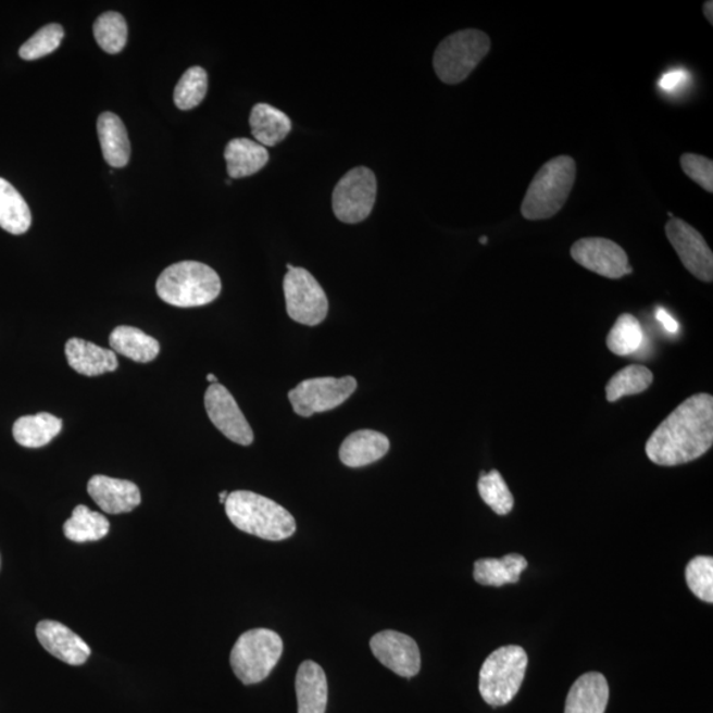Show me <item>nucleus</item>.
<instances>
[{
	"instance_id": "f257e3e1",
	"label": "nucleus",
	"mask_w": 713,
	"mask_h": 713,
	"mask_svg": "<svg viewBox=\"0 0 713 713\" xmlns=\"http://www.w3.org/2000/svg\"><path fill=\"white\" fill-rule=\"evenodd\" d=\"M713 445V398L692 396L676 408L647 442L648 458L661 466L691 463Z\"/></svg>"
},
{
	"instance_id": "f03ea898",
	"label": "nucleus",
	"mask_w": 713,
	"mask_h": 713,
	"mask_svg": "<svg viewBox=\"0 0 713 713\" xmlns=\"http://www.w3.org/2000/svg\"><path fill=\"white\" fill-rule=\"evenodd\" d=\"M225 510L238 530L264 540L279 542L297 531V522L288 510L254 491H233L227 496Z\"/></svg>"
},
{
	"instance_id": "7ed1b4c3",
	"label": "nucleus",
	"mask_w": 713,
	"mask_h": 713,
	"mask_svg": "<svg viewBox=\"0 0 713 713\" xmlns=\"http://www.w3.org/2000/svg\"><path fill=\"white\" fill-rule=\"evenodd\" d=\"M220 276L204 263L184 261L172 264L157 282L159 298L178 309L212 303L221 293Z\"/></svg>"
},
{
	"instance_id": "20e7f679",
	"label": "nucleus",
	"mask_w": 713,
	"mask_h": 713,
	"mask_svg": "<svg viewBox=\"0 0 713 713\" xmlns=\"http://www.w3.org/2000/svg\"><path fill=\"white\" fill-rule=\"evenodd\" d=\"M576 180V163L558 157L537 172L528 186L521 213L528 221L549 220L562 211Z\"/></svg>"
},
{
	"instance_id": "39448f33",
	"label": "nucleus",
	"mask_w": 713,
	"mask_h": 713,
	"mask_svg": "<svg viewBox=\"0 0 713 713\" xmlns=\"http://www.w3.org/2000/svg\"><path fill=\"white\" fill-rule=\"evenodd\" d=\"M528 658L524 648L502 647L491 653L479 672L478 688L485 703L506 705L524 684Z\"/></svg>"
},
{
	"instance_id": "423d86ee",
	"label": "nucleus",
	"mask_w": 713,
	"mask_h": 713,
	"mask_svg": "<svg viewBox=\"0 0 713 713\" xmlns=\"http://www.w3.org/2000/svg\"><path fill=\"white\" fill-rule=\"evenodd\" d=\"M489 36L463 29L442 40L434 54V70L441 83L456 85L468 78L490 51Z\"/></svg>"
},
{
	"instance_id": "0eeeda50",
	"label": "nucleus",
	"mask_w": 713,
	"mask_h": 713,
	"mask_svg": "<svg viewBox=\"0 0 713 713\" xmlns=\"http://www.w3.org/2000/svg\"><path fill=\"white\" fill-rule=\"evenodd\" d=\"M282 654L283 641L278 633L253 629L237 639L230 653V665L243 685H257L272 674Z\"/></svg>"
},
{
	"instance_id": "6e6552de",
	"label": "nucleus",
	"mask_w": 713,
	"mask_h": 713,
	"mask_svg": "<svg viewBox=\"0 0 713 713\" xmlns=\"http://www.w3.org/2000/svg\"><path fill=\"white\" fill-rule=\"evenodd\" d=\"M288 316L293 322L316 327L328 316L327 295L305 268L292 267L283 280Z\"/></svg>"
},
{
	"instance_id": "1a4fd4ad",
	"label": "nucleus",
	"mask_w": 713,
	"mask_h": 713,
	"mask_svg": "<svg viewBox=\"0 0 713 713\" xmlns=\"http://www.w3.org/2000/svg\"><path fill=\"white\" fill-rule=\"evenodd\" d=\"M376 199V175L366 167H356L337 183L332 205L341 223L359 224L371 216Z\"/></svg>"
},
{
	"instance_id": "9d476101",
	"label": "nucleus",
	"mask_w": 713,
	"mask_h": 713,
	"mask_svg": "<svg viewBox=\"0 0 713 713\" xmlns=\"http://www.w3.org/2000/svg\"><path fill=\"white\" fill-rule=\"evenodd\" d=\"M355 390L356 380L350 376L312 378L293 387L288 392V399H290L295 413L299 416L310 417L346 403Z\"/></svg>"
},
{
	"instance_id": "9b49d317",
	"label": "nucleus",
	"mask_w": 713,
	"mask_h": 713,
	"mask_svg": "<svg viewBox=\"0 0 713 713\" xmlns=\"http://www.w3.org/2000/svg\"><path fill=\"white\" fill-rule=\"evenodd\" d=\"M571 257L584 268L608 279H620L633 273L625 250L611 239L581 238L571 248Z\"/></svg>"
},
{
	"instance_id": "f8f14e48",
	"label": "nucleus",
	"mask_w": 713,
	"mask_h": 713,
	"mask_svg": "<svg viewBox=\"0 0 713 713\" xmlns=\"http://www.w3.org/2000/svg\"><path fill=\"white\" fill-rule=\"evenodd\" d=\"M670 243L673 245L681 263L695 278L711 283L713 280V254L705 239L691 225L680 218H670L665 227Z\"/></svg>"
},
{
	"instance_id": "ddd939ff",
	"label": "nucleus",
	"mask_w": 713,
	"mask_h": 713,
	"mask_svg": "<svg viewBox=\"0 0 713 713\" xmlns=\"http://www.w3.org/2000/svg\"><path fill=\"white\" fill-rule=\"evenodd\" d=\"M205 409L209 420L223 433L227 439L239 446H250L254 441V433L239 409L236 399L225 386L213 384L205 392Z\"/></svg>"
},
{
	"instance_id": "4468645a",
	"label": "nucleus",
	"mask_w": 713,
	"mask_h": 713,
	"mask_svg": "<svg viewBox=\"0 0 713 713\" xmlns=\"http://www.w3.org/2000/svg\"><path fill=\"white\" fill-rule=\"evenodd\" d=\"M374 656L392 673L403 678H414L421 672L422 658L415 639L396 630L377 633L371 639Z\"/></svg>"
},
{
	"instance_id": "2eb2a0df",
	"label": "nucleus",
	"mask_w": 713,
	"mask_h": 713,
	"mask_svg": "<svg viewBox=\"0 0 713 713\" xmlns=\"http://www.w3.org/2000/svg\"><path fill=\"white\" fill-rule=\"evenodd\" d=\"M36 636L49 654L71 666H82L89 660L91 650L82 637L58 621H40Z\"/></svg>"
},
{
	"instance_id": "dca6fc26",
	"label": "nucleus",
	"mask_w": 713,
	"mask_h": 713,
	"mask_svg": "<svg viewBox=\"0 0 713 713\" xmlns=\"http://www.w3.org/2000/svg\"><path fill=\"white\" fill-rule=\"evenodd\" d=\"M88 493L108 514L130 513L141 502L140 490L127 479L96 475L89 479Z\"/></svg>"
},
{
	"instance_id": "f3484780",
	"label": "nucleus",
	"mask_w": 713,
	"mask_h": 713,
	"mask_svg": "<svg viewBox=\"0 0 713 713\" xmlns=\"http://www.w3.org/2000/svg\"><path fill=\"white\" fill-rule=\"evenodd\" d=\"M67 364L82 376L97 377L118 368L113 350L103 349L83 338L73 337L65 346Z\"/></svg>"
},
{
	"instance_id": "a211bd4d",
	"label": "nucleus",
	"mask_w": 713,
	"mask_h": 713,
	"mask_svg": "<svg viewBox=\"0 0 713 713\" xmlns=\"http://www.w3.org/2000/svg\"><path fill=\"white\" fill-rule=\"evenodd\" d=\"M390 450V440L386 435L361 429L350 434L340 447V460L349 468H362L383 459Z\"/></svg>"
},
{
	"instance_id": "6ab92c4d",
	"label": "nucleus",
	"mask_w": 713,
	"mask_h": 713,
	"mask_svg": "<svg viewBox=\"0 0 713 713\" xmlns=\"http://www.w3.org/2000/svg\"><path fill=\"white\" fill-rule=\"evenodd\" d=\"M610 702V685L600 673H587L568 692L564 713H605Z\"/></svg>"
},
{
	"instance_id": "aec40b11",
	"label": "nucleus",
	"mask_w": 713,
	"mask_h": 713,
	"mask_svg": "<svg viewBox=\"0 0 713 713\" xmlns=\"http://www.w3.org/2000/svg\"><path fill=\"white\" fill-rule=\"evenodd\" d=\"M298 713H325L328 703V681L316 662L301 663L297 681Z\"/></svg>"
},
{
	"instance_id": "412c9836",
	"label": "nucleus",
	"mask_w": 713,
	"mask_h": 713,
	"mask_svg": "<svg viewBox=\"0 0 713 713\" xmlns=\"http://www.w3.org/2000/svg\"><path fill=\"white\" fill-rule=\"evenodd\" d=\"M104 160L114 168L126 167L132 155L130 140L118 115L103 113L97 122Z\"/></svg>"
},
{
	"instance_id": "4be33fe9",
	"label": "nucleus",
	"mask_w": 713,
	"mask_h": 713,
	"mask_svg": "<svg viewBox=\"0 0 713 713\" xmlns=\"http://www.w3.org/2000/svg\"><path fill=\"white\" fill-rule=\"evenodd\" d=\"M270 159L266 147L246 138L233 139L225 149L227 174L232 178L249 177L260 172Z\"/></svg>"
},
{
	"instance_id": "5701e85b",
	"label": "nucleus",
	"mask_w": 713,
	"mask_h": 713,
	"mask_svg": "<svg viewBox=\"0 0 713 713\" xmlns=\"http://www.w3.org/2000/svg\"><path fill=\"white\" fill-rule=\"evenodd\" d=\"M250 127L257 143L274 147L292 130V123L280 110L267 103H257L250 114Z\"/></svg>"
},
{
	"instance_id": "b1692460",
	"label": "nucleus",
	"mask_w": 713,
	"mask_h": 713,
	"mask_svg": "<svg viewBox=\"0 0 713 713\" xmlns=\"http://www.w3.org/2000/svg\"><path fill=\"white\" fill-rule=\"evenodd\" d=\"M528 567L525 556L509 554L501 559H478L475 563L473 577L481 586L502 587L505 584H515L521 574Z\"/></svg>"
},
{
	"instance_id": "393cba45",
	"label": "nucleus",
	"mask_w": 713,
	"mask_h": 713,
	"mask_svg": "<svg viewBox=\"0 0 713 713\" xmlns=\"http://www.w3.org/2000/svg\"><path fill=\"white\" fill-rule=\"evenodd\" d=\"M114 353L127 356L139 364H149L157 359L160 343L143 330L127 325L116 327L109 337Z\"/></svg>"
},
{
	"instance_id": "a878e982",
	"label": "nucleus",
	"mask_w": 713,
	"mask_h": 713,
	"mask_svg": "<svg viewBox=\"0 0 713 713\" xmlns=\"http://www.w3.org/2000/svg\"><path fill=\"white\" fill-rule=\"evenodd\" d=\"M63 421L48 413L22 416L14 424L12 435L17 445L26 448H41L61 433Z\"/></svg>"
},
{
	"instance_id": "bb28decb",
	"label": "nucleus",
	"mask_w": 713,
	"mask_h": 713,
	"mask_svg": "<svg viewBox=\"0 0 713 713\" xmlns=\"http://www.w3.org/2000/svg\"><path fill=\"white\" fill-rule=\"evenodd\" d=\"M33 216L23 196L14 186L0 177V227L11 235L21 236L28 232Z\"/></svg>"
},
{
	"instance_id": "cd10ccee",
	"label": "nucleus",
	"mask_w": 713,
	"mask_h": 713,
	"mask_svg": "<svg viewBox=\"0 0 713 713\" xmlns=\"http://www.w3.org/2000/svg\"><path fill=\"white\" fill-rule=\"evenodd\" d=\"M109 531L110 522L107 516L85 505L76 506L64 524L65 537L76 543L96 542L107 537Z\"/></svg>"
},
{
	"instance_id": "c85d7f7f",
	"label": "nucleus",
	"mask_w": 713,
	"mask_h": 713,
	"mask_svg": "<svg viewBox=\"0 0 713 713\" xmlns=\"http://www.w3.org/2000/svg\"><path fill=\"white\" fill-rule=\"evenodd\" d=\"M653 373L647 366L630 365L614 374L606 385L608 402H616L618 399L641 395L653 384Z\"/></svg>"
},
{
	"instance_id": "c756f323",
	"label": "nucleus",
	"mask_w": 713,
	"mask_h": 713,
	"mask_svg": "<svg viewBox=\"0 0 713 713\" xmlns=\"http://www.w3.org/2000/svg\"><path fill=\"white\" fill-rule=\"evenodd\" d=\"M643 329L638 318L623 313L608 335L606 346L613 354L624 356L635 354L643 342Z\"/></svg>"
},
{
	"instance_id": "7c9ffc66",
	"label": "nucleus",
	"mask_w": 713,
	"mask_h": 713,
	"mask_svg": "<svg viewBox=\"0 0 713 713\" xmlns=\"http://www.w3.org/2000/svg\"><path fill=\"white\" fill-rule=\"evenodd\" d=\"M95 38L104 52L120 53L127 42V23L118 12H104L95 23Z\"/></svg>"
},
{
	"instance_id": "2f4dec72",
	"label": "nucleus",
	"mask_w": 713,
	"mask_h": 713,
	"mask_svg": "<svg viewBox=\"0 0 713 713\" xmlns=\"http://www.w3.org/2000/svg\"><path fill=\"white\" fill-rule=\"evenodd\" d=\"M478 493L483 501L498 515H508L514 508V497L505 479L498 471L481 473L478 479Z\"/></svg>"
},
{
	"instance_id": "473e14b6",
	"label": "nucleus",
	"mask_w": 713,
	"mask_h": 713,
	"mask_svg": "<svg viewBox=\"0 0 713 713\" xmlns=\"http://www.w3.org/2000/svg\"><path fill=\"white\" fill-rule=\"evenodd\" d=\"M208 93V75L201 66H192L176 85L174 101L180 110H192L204 101Z\"/></svg>"
},
{
	"instance_id": "72a5a7b5",
	"label": "nucleus",
	"mask_w": 713,
	"mask_h": 713,
	"mask_svg": "<svg viewBox=\"0 0 713 713\" xmlns=\"http://www.w3.org/2000/svg\"><path fill=\"white\" fill-rule=\"evenodd\" d=\"M686 581L698 599L713 602V559L711 556L693 558L686 567Z\"/></svg>"
},
{
	"instance_id": "f704fd0d",
	"label": "nucleus",
	"mask_w": 713,
	"mask_h": 713,
	"mask_svg": "<svg viewBox=\"0 0 713 713\" xmlns=\"http://www.w3.org/2000/svg\"><path fill=\"white\" fill-rule=\"evenodd\" d=\"M64 38V29L60 24H48L36 33L33 38L24 42L20 57L33 61L47 57L57 51Z\"/></svg>"
},
{
	"instance_id": "c9c22d12",
	"label": "nucleus",
	"mask_w": 713,
	"mask_h": 713,
	"mask_svg": "<svg viewBox=\"0 0 713 713\" xmlns=\"http://www.w3.org/2000/svg\"><path fill=\"white\" fill-rule=\"evenodd\" d=\"M681 170L692 178L698 186L713 192V162L711 159L697 155V153H684L680 158Z\"/></svg>"
},
{
	"instance_id": "e433bc0d",
	"label": "nucleus",
	"mask_w": 713,
	"mask_h": 713,
	"mask_svg": "<svg viewBox=\"0 0 713 713\" xmlns=\"http://www.w3.org/2000/svg\"><path fill=\"white\" fill-rule=\"evenodd\" d=\"M687 77L688 73L685 71L668 72L661 78V89L665 91H674L675 89H678L681 84L686 83Z\"/></svg>"
},
{
	"instance_id": "4c0bfd02",
	"label": "nucleus",
	"mask_w": 713,
	"mask_h": 713,
	"mask_svg": "<svg viewBox=\"0 0 713 713\" xmlns=\"http://www.w3.org/2000/svg\"><path fill=\"white\" fill-rule=\"evenodd\" d=\"M655 317L658 322L662 324V327L668 332V334H676V332L679 330L678 322H676V320L670 315L666 310L656 309Z\"/></svg>"
},
{
	"instance_id": "58836bf2",
	"label": "nucleus",
	"mask_w": 713,
	"mask_h": 713,
	"mask_svg": "<svg viewBox=\"0 0 713 713\" xmlns=\"http://www.w3.org/2000/svg\"><path fill=\"white\" fill-rule=\"evenodd\" d=\"M703 11H704L705 20L709 21L710 24H713V2H712V0H709V2L704 3Z\"/></svg>"
},
{
	"instance_id": "ea45409f",
	"label": "nucleus",
	"mask_w": 713,
	"mask_h": 713,
	"mask_svg": "<svg viewBox=\"0 0 713 713\" xmlns=\"http://www.w3.org/2000/svg\"><path fill=\"white\" fill-rule=\"evenodd\" d=\"M207 380L209 384H218L217 377L214 374H208Z\"/></svg>"
},
{
	"instance_id": "a19ab883",
	"label": "nucleus",
	"mask_w": 713,
	"mask_h": 713,
	"mask_svg": "<svg viewBox=\"0 0 713 713\" xmlns=\"http://www.w3.org/2000/svg\"><path fill=\"white\" fill-rule=\"evenodd\" d=\"M227 496H229V493H227L226 490L221 491V493H220V502H221V503H224V505H225V502H226V500H227Z\"/></svg>"
},
{
	"instance_id": "79ce46f5",
	"label": "nucleus",
	"mask_w": 713,
	"mask_h": 713,
	"mask_svg": "<svg viewBox=\"0 0 713 713\" xmlns=\"http://www.w3.org/2000/svg\"><path fill=\"white\" fill-rule=\"evenodd\" d=\"M479 243H483V245L488 243V237L479 238Z\"/></svg>"
},
{
	"instance_id": "37998d69",
	"label": "nucleus",
	"mask_w": 713,
	"mask_h": 713,
	"mask_svg": "<svg viewBox=\"0 0 713 713\" xmlns=\"http://www.w3.org/2000/svg\"><path fill=\"white\" fill-rule=\"evenodd\" d=\"M287 268H288V270H291V268H292V264L288 263V264H287Z\"/></svg>"
}]
</instances>
